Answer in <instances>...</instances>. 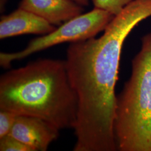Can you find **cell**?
<instances>
[{
    "label": "cell",
    "instance_id": "7",
    "mask_svg": "<svg viewBox=\"0 0 151 151\" xmlns=\"http://www.w3.org/2000/svg\"><path fill=\"white\" fill-rule=\"evenodd\" d=\"M20 8L30 11L53 25H60L82 14V6L72 0H22Z\"/></svg>",
    "mask_w": 151,
    "mask_h": 151
},
{
    "label": "cell",
    "instance_id": "8",
    "mask_svg": "<svg viewBox=\"0 0 151 151\" xmlns=\"http://www.w3.org/2000/svg\"><path fill=\"white\" fill-rule=\"evenodd\" d=\"M133 0H92L95 8L107 11L116 16Z\"/></svg>",
    "mask_w": 151,
    "mask_h": 151
},
{
    "label": "cell",
    "instance_id": "6",
    "mask_svg": "<svg viewBox=\"0 0 151 151\" xmlns=\"http://www.w3.org/2000/svg\"><path fill=\"white\" fill-rule=\"evenodd\" d=\"M55 29L54 25L43 18L19 7L9 15L1 17L0 39L30 34L43 35Z\"/></svg>",
    "mask_w": 151,
    "mask_h": 151
},
{
    "label": "cell",
    "instance_id": "2",
    "mask_svg": "<svg viewBox=\"0 0 151 151\" xmlns=\"http://www.w3.org/2000/svg\"><path fill=\"white\" fill-rule=\"evenodd\" d=\"M78 100L65 60L39 59L0 78V109L43 119L58 129L73 128Z\"/></svg>",
    "mask_w": 151,
    "mask_h": 151
},
{
    "label": "cell",
    "instance_id": "11",
    "mask_svg": "<svg viewBox=\"0 0 151 151\" xmlns=\"http://www.w3.org/2000/svg\"><path fill=\"white\" fill-rule=\"evenodd\" d=\"M75 1L77 4H79L80 5L82 6H87L88 5L89 2L88 0H72Z\"/></svg>",
    "mask_w": 151,
    "mask_h": 151
},
{
    "label": "cell",
    "instance_id": "10",
    "mask_svg": "<svg viewBox=\"0 0 151 151\" xmlns=\"http://www.w3.org/2000/svg\"><path fill=\"white\" fill-rule=\"evenodd\" d=\"M17 115L10 111L0 109V138L9 134Z\"/></svg>",
    "mask_w": 151,
    "mask_h": 151
},
{
    "label": "cell",
    "instance_id": "4",
    "mask_svg": "<svg viewBox=\"0 0 151 151\" xmlns=\"http://www.w3.org/2000/svg\"><path fill=\"white\" fill-rule=\"evenodd\" d=\"M107 11L95 8L65 22L53 32L32 39L23 50L15 53H0V65L9 68L14 61L22 60L33 53L65 42L75 43L95 37L104 30L113 19Z\"/></svg>",
    "mask_w": 151,
    "mask_h": 151
},
{
    "label": "cell",
    "instance_id": "9",
    "mask_svg": "<svg viewBox=\"0 0 151 151\" xmlns=\"http://www.w3.org/2000/svg\"><path fill=\"white\" fill-rule=\"evenodd\" d=\"M0 151H34L30 147L10 134L0 138Z\"/></svg>",
    "mask_w": 151,
    "mask_h": 151
},
{
    "label": "cell",
    "instance_id": "3",
    "mask_svg": "<svg viewBox=\"0 0 151 151\" xmlns=\"http://www.w3.org/2000/svg\"><path fill=\"white\" fill-rule=\"evenodd\" d=\"M114 133L119 151H151V32L142 38L129 79L117 96Z\"/></svg>",
    "mask_w": 151,
    "mask_h": 151
},
{
    "label": "cell",
    "instance_id": "5",
    "mask_svg": "<svg viewBox=\"0 0 151 151\" xmlns=\"http://www.w3.org/2000/svg\"><path fill=\"white\" fill-rule=\"evenodd\" d=\"M59 132L60 130L43 119L32 116L17 115L9 134L34 151H46L50 144L57 139Z\"/></svg>",
    "mask_w": 151,
    "mask_h": 151
},
{
    "label": "cell",
    "instance_id": "1",
    "mask_svg": "<svg viewBox=\"0 0 151 151\" xmlns=\"http://www.w3.org/2000/svg\"><path fill=\"white\" fill-rule=\"evenodd\" d=\"M151 16V0H133L99 37L70 43L65 65L77 96L74 151H116L114 133L122 50L125 39Z\"/></svg>",
    "mask_w": 151,
    "mask_h": 151
}]
</instances>
